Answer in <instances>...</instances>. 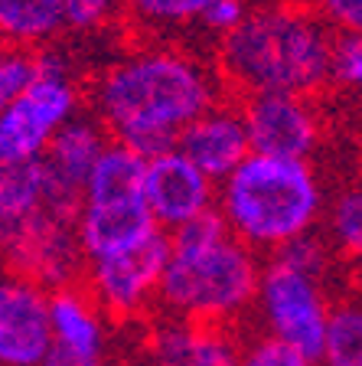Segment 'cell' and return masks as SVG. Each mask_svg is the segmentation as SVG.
<instances>
[{"mask_svg":"<svg viewBox=\"0 0 362 366\" xmlns=\"http://www.w3.org/2000/svg\"><path fill=\"white\" fill-rule=\"evenodd\" d=\"M144 209L160 232H174L183 222L209 213L216 206V183L203 177L180 151H164L144 160L141 183Z\"/></svg>","mask_w":362,"mask_h":366,"instance_id":"10","label":"cell"},{"mask_svg":"<svg viewBox=\"0 0 362 366\" xmlns=\"http://www.w3.org/2000/svg\"><path fill=\"white\" fill-rule=\"evenodd\" d=\"M317 363L362 366V307L356 297H333Z\"/></svg>","mask_w":362,"mask_h":366,"instance_id":"19","label":"cell"},{"mask_svg":"<svg viewBox=\"0 0 362 366\" xmlns=\"http://www.w3.org/2000/svg\"><path fill=\"white\" fill-rule=\"evenodd\" d=\"M241 343L235 327L160 311L144 330L141 357L144 366H238Z\"/></svg>","mask_w":362,"mask_h":366,"instance_id":"9","label":"cell"},{"mask_svg":"<svg viewBox=\"0 0 362 366\" xmlns=\"http://www.w3.org/2000/svg\"><path fill=\"white\" fill-rule=\"evenodd\" d=\"M323 242L330 245V252L336 259L356 262L362 252V193L356 183L336 190L333 197H326L323 216Z\"/></svg>","mask_w":362,"mask_h":366,"instance_id":"18","label":"cell"},{"mask_svg":"<svg viewBox=\"0 0 362 366\" xmlns=\"http://www.w3.org/2000/svg\"><path fill=\"white\" fill-rule=\"evenodd\" d=\"M62 33L59 0H0V43L36 53Z\"/></svg>","mask_w":362,"mask_h":366,"instance_id":"17","label":"cell"},{"mask_svg":"<svg viewBox=\"0 0 362 366\" xmlns=\"http://www.w3.org/2000/svg\"><path fill=\"white\" fill-rule=\"evenodd\" d=\"M330 307V274L301 268L281 255H268V262H261L255 301H251L261 337H271L291 350L317 360Z\"/></svg>","mask_w":362,"mask_h":366,"instance_id":"5","label":"cell"},{"mask_svg":"<svg viewBox=\"0 0 362 366\" xmlns=\"http://www.w3.org/2000/svg\"><path fill=\"white\" fill-rule=\"evenodd\" d=\"M310 10L333 33H359L362 26V0H313Z\"/></svg>","mask_w":362,"mask_h":366,"instance_id":"26","label":"cell"},{"mask_svg":"<svg viewBox=\"0 0 362 366\" xmlns=\"http://www.w3.org/2000/svg\"><path fill=\"white\" fill-rule=\"evenodd\" d=\"M323 174L313 160L248 154L228 177L216 183V216L255 255L291 245L320 229L326 206Z\"/></svg>","mask_w":362,"mask_h":366,"instance_id":"4","label":"cell"},{"mask_svg":"<svg viewBox=\"0 0 362 366\" xmlns=\"http://www.w3.org/2000/svg\"><path fill=\"white\" fill-rule=\"evenodd\" d=\"M108 141L111 137L105 134V128L91 114L82 112L49 141L46 154L39 157L49 213L62 216V219H76V209L82 203L85 177H89L91 164L99 160V154L105 151Z\"/></svg>","mask_w":362,"mask_h":366,"instance_id":"12","label":"cell"},{"mask_svg":"<svg viewBox=\"0 0 362 366\" xmlns=\"http://www.w3.org/2000/svg\"><path fill=\"white\" fill-rule=\"evenodd\" d=\"M333 30L310 7L251 4L228 36L216 43L222 85L245 95H313L326 89Z\"/></svg>","mask_w":362,"mask_h":366,"instance_id":"2","label":"cell"},{"mask_svg":"<svg viewBox=\"0 0 362 366\" xmlns=\"http://www.w3.org/2000/svg\"><path fill=\"white\" fill-rule=\"evenodd\" d=\"M39 366H105V363H85V360H76V357H69V353L49 350V357H46Z\"/></svg>","mask_w":362,"mask_h":366,"instance_id":"27","label":"cell"},{"mask_svg":"<svg viewBox=\"0 0 362 366\" xmlns=\"http://www.w3.org/2000/svg\"><path fill=\"white\" fill-rule=\"evenodd\" d=\"M241 118L251 154L313 160L326 144V114L313 95H248Z\"/></svg>","mask_w":362,"mask_h":366,"instance_id":"8","label":"cell"},{"mask_svg":"<svg viewBox=\"0 0 362 366\" xmlns=\"http://www.w3.org/2000/svg\"><path fill=\"white\" fill-rule=\"evenodd\" d=\"M176 151L203 177H209L212 183H219L222 177H228L251 154L245 118H241V105L216 102L212 108H206L199 118H193L180 131Z\"/></svg>","mask_w":362,"mask_h":366,"instance_id":"13","label":"cell"},{"mask_svg":"<svg viewBox=\"0 0 362 366\" xmlns=\"http://www.w3.org/2000/svg\"><path fill=\"white\" fill-rule=\"evenodd\" d=\"M362 85V39L359 33H333L326 56V89L356 92Z\"/></svg>","mask_w":362,"mask_h":366,"instance_id":"21","label":"cell"},{"mask_svg":"<svg viewBox=\"0 0 362 366\" xmlns=\"http://www.w3.org/2000/svg\"><path fill=\"white\" fill-rule=\"evenodd\" d=\"M166 262V232H154L141 245L85 262L82 288L108 320L134 324L157 311L160 272Z\"/></svg>","mask_w":362,"mask_h":366,"instance_id":"7","label":"cell"},{"mask_svg":"<svg viewBox=\"0 0 362 366\" xmlns=\"http://www.w3.org/2000/svg\"><path fill=\"white\" fill-rule=\"evenodd\" d=\"M212 0H121V14L147 30L154 39H166L174 33L193 30Z\"/></svg>","mask_w":362,"mask_h":366,"instance_id":"20","label":"cell"},{"mask_svg":"<svg viewBox=\"0 0 362 366\" xmlns=\"http://www.w3.org/2000/svg\"><path fill=\"white\" fill-rule=\"evenodd\" d=\"M82 112V85L62 56L36 53L30 82L0 108V160H39L56 134Z\"/></svg>","mask_w":362,"mask_h":366,"instance_id":"6","label":"cell"},{"mask_svg":"<svg viewBox=\"0 0 362 366\" xmlns=\"http://www.w3.org/2000/svg\"><path fill=\"white\" fill-rule=\"evenodd\" d=\"M261 259L228 236L216 209L166 232L157 307L203 324L238 327L251 314Z\"/></svg>","mask_w":362,"mask_h":366,"instance_id":"3","label":"cell"},{"mask_svg":"<svg viewBox=\"0 0 362 366\" xmlns=\"http://www.w3.org/2000/svg\"><path fill=\"white\" fill-rule=\"evenodd\" d=\"M238 366H320L317 360L303 357V353L291 350L284 343L271 340V337L258 334L255 340L241 343V363Z\"/></svg>","mask_w":362,"mask_h":366,"instance_id":"23","label":"cell"},{"mask_svg":"<svg viewBox=\"0 0 362 366\" xmlns=\"http://www.w3.org/2000/svg\"><path fill=\"white\" fill-rule=\"evenodd\" d=\"M49 350V291L0 265V366H39Z\"/></svg>","mask_w":362,"mask_h":366,"instance_id":"11","label":"cell"},{"mask_svg":"<svg viewBox=\"0 0 362 366\" xmlns=\"http://www.w3.org/2000/svg\"><path fill=\"white\" fill-rule=\"evenodd\" d=\"M108 324L101 307L91 301V295L79 285L49 291V337L53 350L69 353L85 363H105L108 353Z\"/></svg>","mask_w":362,"mask_h":366,"instance_id":"15","label":"cell"},{"mask_svg":"<svg viewBox=\"0 0 362 366\" xmlns=\"http://www.w3.org/2000/svg\"><path fill=\"white\" fill-rule=\"evenodd\" d=\"M62 30H72L79 36L108 30L121 14V0H59Z\"/></svg>","mask_w":362,"mask_h":366,"instance_id":"22","label":"cell"},{"mask_svg":"<svg viewBox=\"0 0 362 366\" xmlns=\"http://www.w3.org/2000/svg\"><path fill=\"white\" fill-rule=\"evenodd\" d=\"M46 213L49 206H46V180L39 160H23V164L0 160V252L10 249Z\"/></svg>","mask_w":362,"mask_h":366,"instance_id":"16","label":"cell"},{"mask_svg":"<svg viewBox=\"0 0 362 366\" xmlns=\"http://www.w3.org/2000/svg\"><path fill=\"white\" fill-rule=\"evenodd\" d=\"M33 66H36V53H26V49H7L0 56V108L30 82Z\"/></svg>","mask_w":362,"mask_h":366,"instance_id":"25","label":"cell"},{"mask_svg":"<svg viewBox=\"0 0 362 366\" xmlns=\"http://www.w3.org/2000/svg\"><path fill=\"white\" fill-rule=\"evenodd\" d=\"M216 102V62L176 39H151L114 56L89 85L91 118L144 160L174 151L180 131Z\"/></svg>","mask_w":362,"mask_h":366,"instance_id":"1","label":"cell"},{"mask_svg":"<svg viewBox=\"0 0 362 366\" xmlns=\"http://www.w3.org/2000/svg\"><path fill=\"white\" fill-rule=\"evenodd\" d=\"M248 7H251V0H212L209 7L199 14V20H196L193 30H199L203 36H209V39L219 43L222 36H228V33L238 26L241 16L248 14Z\"/></svg>","mask_w":362,"mask_h":366,"instance_id":"24","label":"cell"},{"mask_svg":"<svg viewBox=\"0 0 362 366\" xmlns=\"http://www.w3.org/2000/svg\"><path fill=\"white\" fill-rule=\"evenodd\" d=\"M76 242L85 262L105 259L114 252L134 249L144 239L160 232L151 213L144 209V199H121V203H79L76 219Z\"/></svg>","mask_w":362,"mask_h":366,"instance_id":"14","label":"cell"},{"mask_svg":"<svg viewBox=\"0 0 362 366\" xmlns=\"http://www.w3.org/2000/svg\"><path fill=\"white\" fill-rule=\"evenodd\" d=\"M251 4H271V7H310L313 0H251Z\"/></svg>","mask_w":362,"mask_h":366,"instance_id":"28","label":"cell"},{"mask_svg":"<svg viewBox=\"0 0 362 366\" xmlns=\"http://www.w3.org/2000/svg\"><path fill=\"white\" fill-rule=\"evenodd\" d=\"M7 49H10V46H4V43H0V56H4V53H7Z\"/></svg>","mask_w":362,"mask_h":366,"instance_id":"29","label":"cell"}]
</instances>
